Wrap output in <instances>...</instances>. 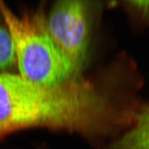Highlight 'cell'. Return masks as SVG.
Returning <instances> with one entry per match:
<instances>
[{
	"label": "cell",
	"mask_w": 149,
	"mask_h": 149,
	"mask_svg": "<svg viewBox=\"0 0 149 149\" xmlns=\"http://www.w3.org/2000/svg\"><path fill=\"white\" fill-rule=\"evenodd\" d=\"M106 100L76 79L46 86L0 73V136L44 127L91 134L106 129Z\"/></svg>",
	"instance_id": "1"
},
{
	"label": "cell",
	"mask_w": 149,
	"mask_h": 149,
	"mask_svg": "<svg viewBox=\"0 0 149 149\" xmlns=\"http://www.w3.org/2000/svg\"><path fill=\"white\" fill-rule=\"evenodd\" d=\"M0 12L12 38L22 77L46 86L75 79V69L51 36L42 12L17 16L1 2Z\"/></svg>",
	"instance_id": "2"
},
{
	"label": "cell",
	"mask_w": 149,
	"mask_h": 149,
	"mask_svg": "<svg viewBox=\"0 0 149 149\" xmlns=\"http://www.w3.org/2000/svg\"><path fill=\"white\" fill-rule=\"evenodd\" d=\"M88 5L84 1H62L54 5L47 19L51 36L78 73L85 62L89 41Z\"/></svg>",
	"instance_id": "3"
},
{
	"label": "cell",
	"mask_w": 149,
	"mask_h": 149,
	"mask_svg": "<svg viewBox=\"0 0 149 149\" xmlns=\"http://www.w3.org/2000/svg\"><path fill=\"white\" fill-rule=\"evenodd\" d=\"M109 149H149V106L135 114L132 127Z\"/></svg>",
	"instance_id": "4"
},
{
	"label": "cell",
	"mask_w": 149,
	"mask_h": 149,
	"mask_svg": "<svg viewBox=\"0 0 149 149\" xmlns=\"http://www.w3.org/2000/svg\"><path fill=\"white\" fill-rule=\"evenodd\" d=\"M16 60L15 47L7 28L0 26V70L10 68Z\"/></svg>",
	"instance_id": "5"
},
{
	"label": "cell",
	"mask_w": 149,
	"mask_h": 149,
	"mask_svg": "<svg viewBox=\"0 0 149 149\" xmlns=\"http://www.w3.org/2000/svg\"><path fill=\"white\" fill-rule=\"evenodd\" d=\"M130 6L136 10L143 18L149 21V1H134L129 2Z\"/></svg>",
	"instance_id": "6"
}]
</instances>
